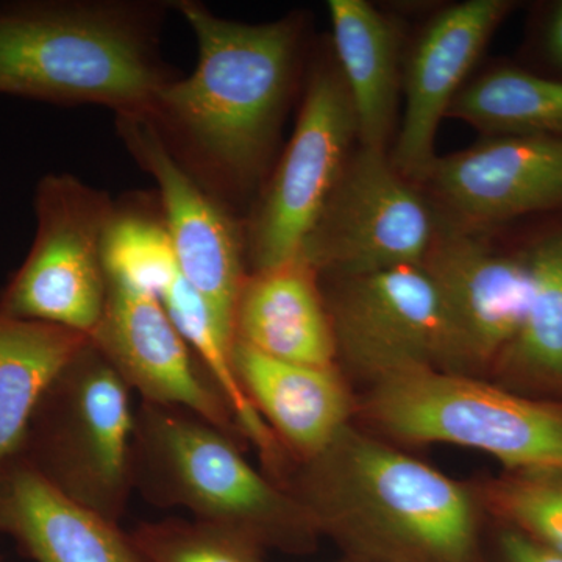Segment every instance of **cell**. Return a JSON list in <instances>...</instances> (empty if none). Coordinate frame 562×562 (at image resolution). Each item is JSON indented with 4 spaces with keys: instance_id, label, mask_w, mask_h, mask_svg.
Here are the masks:
<instances>
[{
    "instance_id": "1",
    "label": "cell",
    "mask_w": 562,
    "mask_h": 562,
    "mask_svg": "<svg viewBox=\"0 0 562 562\" xmlns=\"http://www.w3.org/2000/svg\"><path fill=\"white\" fill-rule=\"evenodd\" d=\"M198 41V65L155 99L149 120L203 187H246L268 162L290 95L299 29L295 21L244 24L195 0L173 3Z\"/></svg>"
},
{
    "instance_id": "2",
    "label": "cell",
    "mask_w": 562,
    "mask_h": 562,
    "mask_svg": "<svg viewBox=\"0 0 562 562\" xmlns=\"http://www.w3.org/2000/svg\"><path fill=\"white\" fill-rule=\"evenodd\" d=\"M165 3H0V94L146 117L176 79L158 55Z\"/></svg>"
},
{
    "instance_id": "3",
    "label": "cell",
    "mask_w": 562,
    "mask_h": 562,
    "mask_svg": "<svg viewBox=\"0 0 562 562\" xmlns=\"http://www.w3.org/2000/svg\"><path fill=\"white\" fill-rule=\"evenodd\" d=\"M306 462L301 495L313 517L372 532L438 562H465L475 506L449 476L349 427Z\"/></svg>"
},
{
    "instance_id": "4",
    "label": "cell",
    "mask_w": 562,
    "mask_h": 562,
    "mask_svg": "<svg viewBox=\"0 0 562 562\" xmlns=\"http://www.w3.org/2000/svg\"><path fill=\"white\" fill-rule=\"evenodd\" d=\"M133 484L154 505L181 506L198 522L251 542H288L314 520L243 457L232 435L201 417L143 402L133 436Z\"/></svg>"
},
{
    "instance_id": "5",
    "label": "cell",
    "mask_w": 562,
    "mask_h": 562,
    "mask_svg": "<svg viewBox=\"0 0 562 562\" xmlns=\"http://www.w3.org/2000/svg\"><path fill=\"white\" fill-rule=\"evenodd\" d=\"M131 394L90 339L44 392L16 452L55 490L116 524L135 490Z\"/></svg>"
},
{
    "instance_id": "6",
    "label": "cell",
    "mask_w": 562,
    "mask_h": 562,
    "mask_svg": "<svg viewBox=\"0 0 562 562\" xmlns=\"http://www.w3.org/2000/svg\"><path fill=\"white\" fill-rule=\"evenodd\" d=\"M369 419L398 441L443 442L516 472L562 471V408L465 373L416 369L375 382Z\"/></svg>"
},
{
    "instance_id": "7",
    "label": "cell",
    "mask_w": 562,
    "mask_h": 562,
    "mask_svg": "<svg viewBox=\"0 0 562 562\" xmlns=\"http://www.w3.org/2000/svg\"><path fill=\"white\" fill-rule=\"evenodd\" d=\"M114 203L70 173H47L33 199L36 231L27 258L0 291V314L91 338L109 294L103 238Z\"/></svg>"
},
{
    "instance_id": "8",
    "label": "cell",
    "mask_w": 562,
    "mask_h": 562,
    "mask_svg": "<svg viewBox=\"0 0 562 562\" xmlns=\"http://www.w3.org/2000/svg\"><path fill=\"white\" fill-rule=\"evenodd\" d=\"M436 232L427 203L386 150L361 146L347 161L299 260L341 280L420 266Z\"/></svg>"
},
{
    "instance_id": "9",
    "label": "cell",
    "mask_w": 562,
    "mask_h": 562,
    "mask_svg": "<svg viewBox=\"0 0 562 562\" xmlns=\"http://www.w3.org/2000/svg\"><path fill=\"white\" fill-rule=\"evenodd\" d=\"M355 136L357 120L341 74L317 69L290 144L244 236L254 272L301 258L341 179Z\"/></svg>"
},
{
    "instance_id": "10",
    "label": "cell",
    "mask_w": 562,
    "mask_h": 562,
    "mask_svg": "<svg viewBox=\"0 0 562 562\" xmlns=\"http://www.w3.org/2000/svg\"><path fill=\"white\" fill-rule=\"evenodd\" d=\"M330 313L338 355L373 382L416 371L453 372L449 321L424 266L342 279Z\"/></svg>"
},
{
    "instance_id": "11",
    "label": "cell",
    "mask_w": 562,
    "mask_h": 562,
    "mask_svg": "<svg viewBox=\"0 0 562 562\" xmlns=\"http://www.w3.org/2000/svg\"><path fill=\"white\" fill-rule=\"evenodd\" d=\"M116 127L133 158L158 188L162 221L183 279L209 302L235 339V310L247 273L246 238L224 201L176 157L143 116H116Z\"/></svg>"
},
{
    "instance_id": "12",
    "label": "cell",
    "mask_w": 562,
    "mask_h": 562,
    "mask_svg": "<svg viewBox=\"0 0 562 562\" xmlns=\"http://www.w3.org/2000/svg\"><path fill=\"white\" fill-rule=\"evenodd\" d=\"M439 295L453 349V372L497 364L520 330L530 299V266L487 246L475 231L436 232L424 262Z\"/></svg>"
},
{
    "instance_id": "13",
    "label": "cell",
    "mask_w": 562,
    "mask_h": 562,
    "mask_svg": "<svg viewBox=\"0 0 562 562\" xmlns=\"http://www.w3.org/2000/svg\"><path fill=\"white\" fill-rule=\"evenodd\" d=\"M90 339L143 402L187 409L228 435L239 431L160 299L109 279L105 310Z\"/></svg>"
},
{
    "instance_id": "14",
    "label": "cell",
    "mask_w": 562,
    "mask_h": 562,
    "mask_svg": "<svg viewBox=\"0 0 562 562\" xmlns=\"http://www.w3.org/2000/svg\"><path fill=\"white\" fill-rule=\"evenodd\" d=\"M427 181L453 216L475 231L562 206V138L495 136L438 158Z\"/></svg>"
},
{
    "instance_id": "15",
    "label": "cell",
    "mask_w": 562,
    "mask_h": 562,
    "mask_svg": "<svg viewBox=\"0 0 562 562\" xmlns=\"http://www.w3.org/2000/svg\"><path fill=\"white\" fill-rule=\"evenodd\" d=\"M505 0H469L443 10L420 36L406 69L405 113L391 161L406 180H427L435 140L492 33L508 14Z\"/></svg>"
},
{
    "instance_id": "16",
    "label": "cell",
    "mask_w": 562,
    "mask_h": 562,
    "mask_svg": "<svg viewBox=\"0 0 562 562\" xmlns=\"http://www.w3.org/2000/svg\"><path fill=\"white\" fill-rule=\"evenodd\" d=\"M0 532L35 562H147L116 522L55 490L20 453L0 468Z\"/></svg>"
},
{
    "instance_id": "17",
    "label": "cell",
    "mask_w": 562,
    "mask_h": 562,
    "mask_svg": "<svg viewBox=\"0 0 562 562\" xmlns=\"http://www.w3.org/2000/svg\"><path fill=\"white\" fill-rule=\"evenodd\" d=\"M317 273L295 260L247 276L235 310V342L276 360L335 368L330 313Z\"/></svg>"
},
{
    "instance_id": "18",
    "label": "cell",
    "mask_w": 562,
    "mask_h": 562,
    "mask_svg": "<svg viewBox=\"0 0 562 562\" xmlns=\"http://www.w3.org/2000/svg\"><path fill=\"white\" fill-rule=\"evenodd\" d=\"M244 392L281 446L303 461L327 450L349 425L350 397L335 368H312L233 346Z\"/></svg>"
},
{
    "instance_id": "19",
    "label": "cell",
    "mask_w": 562,
    "mask_h": 562,
    "mask_svg": "<svg viewBox=\"0 0 562 562\" xmlns=\"http://www.w3.org/2000/svg\"><path fill=\"white\" fill-rule=\"evenodd\" d=\"M341 65L362 147L386 150L397 113V33L364 0L328 2Z\"/></svg>"
},
{
    "instance_id": "20",
    "label": "cell",
    "mask_w": 562,
    "mask_h": 562,
    "mask_svg": "<svg viewBox=\"0 0 562 562\" xmlns=\"http://www.w3.org/2000/svg\"><path fill=\"white\" fill-rule=\"evenodd\" d=\"M88 341L68 328L0 314V468L20 450L44 392Z\"/></svg>"
},
{
    "instance_id": "21",
    "label": "cell",
    "mask_w": 562,
    "mask_h": 562,
    "mask_svg": "<svg viewBox=\"0 0 562 562\" xmlns=\"http://www.w3.org/2000/svg\"><path fill=\"white\" fill-rule=\"evenodd\" d=\"M181 338L201 358L211 383L221 392L238 430L255 443L266 464L279 471L283 464V447L269 425L257 412L233 366L235 339L222 328L209 302L180 276L160 299Z\"/></svg>"
},
{
    "instance_id": "22",
    "label": "cell",
    "mask_w": 562,
    "mask_h": 562,
    "mask_svg": "<svg viewBox=\"0 0 562 562\" xmlns=\"http://www.w3.org/2000/svg\"><path fill=\"white\" fill-rule=\"evenodd\" d=\"M447 116L495 136L562 138V81L495 69L462 88Z\"/></svg>"
},
{
    "instance_id": "23",
    "label": "cell",
    "mask_w": 562,
    "mask_h": 562,
    "mask_svg": "<svg viewBox=\"0 0 562 562\" xmlns=\"http://www.w3.org/2000/svg\"><path fill=\"white\" fill-rule=\"evenodd\" d=\"M530 299L520 330L497 366L524 382L562 390V231L527 254Z\"/></svg>"
},
{
    "instance_id": "24",
    "label": "cell",
    "mask_w": 562,
    "mask_h": 562,
    "mask_svg": "<svg viewBox=\"0 0 562 562\" xmlns=\"http://www.w3.org/2000/svg\"><path fill=\"white\" fill-rule=\"evenodd\" d=\"M149 206L114 205L103 266L110 280L161 299L181 272L161 210Z\"/></svg>"
},
{
    "instance_id": "25",
    "label": "cell",
    "mask_w": 562,
    "mask_h": 562,
    "mask_svg": "<svg viewBox=\"0 0 562 562\" xmlns=\"http://www.w3.org/2000/svg\"><path fill=\"white\" fill-rule=\"evenodd\" d=\"M132 538L147 562H258L250 539L198 520L144 524Z\"/></svg>"
},
{
    "instance_id": "26",
    "label": "cell",
    "mask_w": 562,
    "mask_h": 562,
    "mask_svg": "<svg viewBox=\"0 0 562 562\" xmlns=\"http://www.w3.org/2000/svg\"><path fill=\"white\" fill-rule=\"evenodd\" d=\"M494 498L527 536L562 554V471L516 472L498 484Z\"/></svg>"
},
{
    "instance_id": "27",
    "label": "cell",
    "mask_w": 562,
    "mask_h": 562,
    "mask_svg": "<svg viewBox=\"0 0 562 562\" xmlns=\"http://www.w3.org/2000/svg\"><path fill=\"white\" fill-rule=\"evenodd\" d=\"M502 549L506 562H562V554L554 553L524 532L512 531L503 536Z\"/></svg>"
},
{
    "instance_id": "28",
    "label": "cell",
    "mask_w": 562,
    "mask_h": 562,
    "mask_svg": "<svg viewBox=\"0 0 562 562\" xmlns=\"http://www.w3.org/2000/svg\"><path fill=\"white\" fill-rule=\"evenodd\" d=\"M547 49L552 60L562 68V5L554 13L549 33H547Z\"/></svg>"
}]
</instances>
